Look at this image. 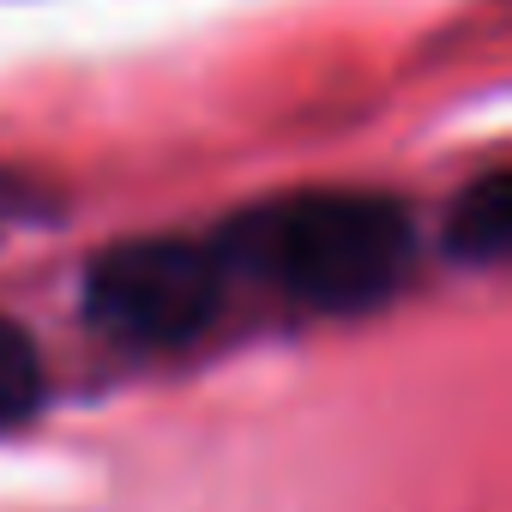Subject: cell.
I'll return each mask as SVG.
<instances>
[{
	"mask_svg": "<svg viewBox=\"0 0 512 512\" xmlns=\"http://www.w3.org/2000/svg\"><path fill=\"white\" fill-rule=\"evenodd\" d=\"M217 260H241L284 296L320 314H368L398 296L416 266V229L398 199L380 193H302L247 211Z\"/></svg>",
	"mask_w": 512,
	"mask_h": 512,
	"instance_id": "obj_1",
	"label": "cell"
},
{
	"mask_svg": "<svg viewBox=\"0 0 512 512\" xmlns=\"http://www.w3.org/2000/svg\"><path fill=\"white\" fill-rule=\"evenodd\" d=\"M223 308V260L217 247L181 235H133L109 241L85 266V314L97 332L139 350L193 344Z\"/></svg>",
	"mask_w": 512,
	"mask_h": 512,
	"instance_id": "obj_2",
	"label": "cell"
},
{
	"mask_svg": "<svg viewBox=\"0 0 512 512\" xmlns=\"http://www.w3.org/2000/svg\"><path fill=\"white\" fill-rule=\"evenodd\" d=\"M506 247H512V169H482L446 217V253L464 266H500Z\"/></svg>",
	"mask_w": 512,
	"mask_h": 512,
	"instance_id": "obj_3",
	"label": "cell"
},
{
	"mask_svg": "<svg viewBox=\"0 0 512 512\" xmlns=\"http://www.w3.org/2000/svg\"><path fill=\"white\" fill-rule=\"evenodd\" d=\"M43 404V356L37 338L0 314V428H19Z\"/></svg>",
	"mask_w": 512,
	"mask_h": 512,
	"instance_id": "obj_4",
	"label": "cell"
}]
</instances>
